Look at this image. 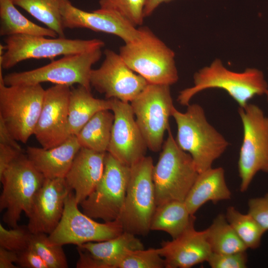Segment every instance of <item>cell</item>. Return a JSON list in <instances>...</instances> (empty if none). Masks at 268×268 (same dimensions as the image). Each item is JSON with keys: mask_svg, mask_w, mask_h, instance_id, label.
<instances>
[{"mask_svg": "<svg viewBox=\"0 0 268 268\" xmlns=\"http://www.w3.org/2000/svg\"><path fill=\"white\" fill-rule=\"evenodd\" d=\"M246 251L227 254L212 252L206 262L212 268H245L248 262Z\"/></svg>", "mask_w": 268, "mask_h": 268, "instance_id": "obj_35", "label": "cell"}, {"mask_svg": "<svg viewBox=\"0 0 268 268\" xmlns=\"http://www.w3.org/2000/svg\"><path fill=\"white\" fill-rule=\"evenodd\" d=\"M164 259L157 249L128 250L117 263L116 268H163Z\"/></svg>", "mask_w": 268, "mask_h": 268, "instance_id": "obj_33", "label": "cell"}, {"mask_svg": "<svg viewBox=\"0 0 268 268\" xmlns=\"http://www.w3.org/2000/svg\"><path fill=\"white\" fill-rule=\"evenodd\" d=\"M250 214L266 231L268 230V193L262 197L249 199L248 202Z\"/></svg>", "mask_w": 268, "mask_h": 268, "instance_id": "obj_36", "label": "cell"}, {"mask_svg": "<svg viewBox=\"0 0 268 268\" xmlns=\"http://www.w3.org/2000/svg\"><path fill=\"white\" fill-rule=\"evenodd\" d=\"M205 230L207 241L213 253L227 254L247 250L223 214H218Z\"/></svg>", "mask_w": 268, "mask_h": 268, "instance_id": "obj_28", "label": "cell"}, {"mask_svg": "<svg viewBox=\"0 0 268 268\" xmlns=\"http://www.w3.org/2000/svg\"><path fill=\"white\" fill-rule=\"evenodd\" d=\"M80 148L76 136L71 135L51 148L28 146L26 154L45 179L65 178Z\"/></svg>", "mask_w": 268, "mask_h": 268, "instance_id": "obj_21", "label": "cell"}, {"mask_svg": "<svg viewBox=\"0 0 268 268\" xmlns=\"http://www.w3.org/2000/svg\"><path fill=\"white\" fill-rule=\"evenodd\" d=\"M0 35L58 37L52 29L40 26L27 19L16 8L11 0H0Z\"/></svg>", "mask_w": 268, "mask_h": 268, "instance_id": "obj_26", "label": "cell"}, {"mask_svg": "<svg viewBox=\"0 0 268 268\" xmlns=\"http://www.w3.org/2000/svg\"><path fill=\"white\" fill-rule=\"evenodd\" d=\"M73 191L66 199L62 217L54 231L48 235L53 243L63 246H77L90 242H99L114 238L123 233L119 221L99 223L81 212L78 208Z\"/></svg>", "mask_w": 268, "mask_h": 268, "instance_id": "obj_13", "label": "cell"}, {"mask_svg": "<svg viewBox=\"0 0 268 268\" xmlns=\"http://www.w3.org/2000/svg\"><path fill=\"white\" fill-rule=\"evenodd\" d=\"M101 66L92 69L90 82L107 99L115 98L130 103L148 85V81L132 70L119 54L106 49Z\"/></svg>", "mask_w": 268, "mask_h": 268, "instance_id": "obj_14", "label": "cell"}, {"mask_svg": "<svg viewBox=\"0 0 268 268\" xmlns=\"http://www.w3.org/2000/svg\"><path fill=\"white\" fill-rule=\"evenodd\" d=\"M77 246L88 251L107 268H116L127 250L144 249L143 244L135 235L126 231L109 240L88 242Z\"/></svg>", "mask_w": 268, "mask_h": 268, "instance_id": "obj_25", "label": "cell"}, {"mask_svg": "<svg viewBox=\"0 0 268 268\" xmlns=\"http://www.w3.org/2000/svg\"><path fill=\"white\" fill-rule=\"evenodd\" d=\"M110 110L96 113L76 135L81 147L107 152L110 140L114 116Z\"/></svg>", "mask_w": 268, "mask_h": 268, "instance_id": "obj_27", "label": "cell"}, {"mask_svg": "<svg viewBox=\"0 0 268 268\" xmlns=\"http://www.w3.org/2000/svg\"><path fill=\"white\" fill-rule=\"evenodd\" d=\"M195 221L178 237L163 241L157 248L166 268H190L206 262L212 253L205 230L198 231Z\"/></svg>", "mask_w": 268, "mask_h": 268, "instance_id": "obj_19", "label": "cell"}, {"mask_svg": "<svg viewBox=\"0 0 268 268\" xmlns=\"http://www.w3.org/2000/svg\"><path fill=\"white\" fill-rule=\"evenodd\" d=\"M79 259L76 262L77 268H107L102 262L93 257L88 251L77 246Z\"/></svg>", "mask_w": 268, "mask_h": 268, "instance_id": "obj_38", "label": "cell"}, {"mask_svg": "<svg viewBox=\"0 0 268 268\" xmlns=\"http://www.w3.org/2000/svg\"><path fill=\"white\" fill-rule=\"evenodd\" d=\"M70 90V86L61 84L45 90L42 108L33 134L44 148L59 145L70 136L68 117Z\"/></svg>", "mask_w": 268, "mask_h": 268, "instance_id": "obj_16", "label": "cell"}, {"mask_svg": "<svg viewBox=\"0 0 268 268\" xmlns=\"http://www.w3.org/2000/svg\"><path fill=\"white\" fill-rule=\"evenodd\" d=\"M45 180L23 152L0 174L2 185L0 210H5L2 220L10 228L18 225L22 212L29 215L34 199Z\"/></svg>", "mask_w": 268, "mask_h": 268, "instance_id": "obj_5", "label": "cell"}, {"mask_svg": "<svg viewBox=\"0 0 268 268\" xmlns=\"http://www.w3.org/2000/svg\"><path fill=\"white\" fill-rule=\"evenodd\" d=\"M32 233L27 225L5 229L0 223V247L19 253L29 247Z\"/></svg>", "mask_w": 268, "mask_h": 268, "instance_id": "obj_34", "label": "cell"}, {"mask_svg": "<svg viewBox=\"0 0 268 268\" xmlns=\"http://www.w3.org/2000/svg\"><path fill=\"white\" fill-rule=\"evenodd\" d=\"M71 191L64 178L45 179L27 216V226L32 233L49 235L54 231L62 217L66 199Z\"/></svg>", "mask_w": 268, "mask_h": 268, "instance_id": "obj_17", "label": "cell"}, {"mask_svg": "<svg viewBox=\"0 0 268 268\" xmlns=\"http://www.w3.org/2000/svg\"><path fill=\"white\" fill-rule=\"evenodd\" d=\"M17 141L7 129L2 119L0 117V144L8 145L23 151Z\"/></svg>", "mask_w": 268, "mask_h": 268, "instance_id": "obj_40", "label": "cell"}, {"mask_svg": "<svg viewBox=\"0 0 268 268\" xmlns=\"http://www.w3.org/2000/svg\"><path fill=\"white\" fill-rule=\"evenodd\" d=\"M265 95L266 96V100H267V104L268 105V89L267 90V91H266Z\"/></svg>", "mask_w": 268, "mask_h": 268, "instance_id": "obj_43", "label": "cell"}, {"mask_svg": "<svg viewBox=\"0 0 268 268\" xmlns=\"http://www.w3.org/2000/svg\"><path fill=\"white\" fill-rule=\"evenodd\" d=\"M231 193L225 179L222 167L210 168L199 173L184 202L191 215L209 201L216 203L229 200Z\"/></svg>", "mask_w": 268, "mask_h": 268, "instance_id": "obj_22", "label": "cell"}, {"mask_svg": "<svg viewBox=\"0 0 268 268\" xmlns=\"http://www.w3.org/2000/svg\"><path fill=\"white\" fill-rule=\"evenodd\" d=\"M225 215L247 249H256L260 246L262 236L266 231L250 214L241 213L230 206Z\"/></svg>", "mask_w": 268, "mask_h": 268, "instance_id": "obj_30", "label": "cell"}, {"mask_svg": "<svg viewBox=\"0 0 268 268\" xmlns=\"http://www.w3.org/2000/svg\"><path fill=\"white\" fill-rule=\"evenodd\" d=\"M111 110L109 99L94 98L91 90L79 85L70 90L68 103V129L69 135H76L87 122L97 112Z\"/></svg>", "mask_w": 268, "mask_h": 268, "instance_id": "obj_23", "label": "cell"}, {"mask_svg": "<svg viewBox=\"0 0 268 268\" xmlns=\"http://www.w3.org/2000/svg\"><path fill=\"white\" fill-rule=\"evenodd\" d=\"M152 170L156 206L171 201H184L199 173L192 157L183 150L171 130Z\"/></svg>", "mask_w": 268, "mask_h": 268, "instance_id": "obj_4", "label": "cell"}, {"mask_svg": "<svg viewBox=\"0 0 268 268\" xmlns=\"http://www.w3.org/2000/svg\"><path fill=\"white\" fill-rule=\"evenodd\" d=\"M131 167L107 152L102 176L91 194L79 205L82 211L104 222L118 219L124 204Z\"/></svg>", "mask_w": 268, "mask_h": 268, "instance_id": "obj_12", "label": "cell"}, {"mask_svg": "<svg viewBox=\"0 0 268 268\" xmlns=\"http://www.w3.org/2000/svg\"><path fill=\"white\" fill-rule=\"evenodd\" d=\"M48 28L59 37H65L60 11V0H11Z\"/></svg>", "mask_w": 268, "mask_h": 268, "instance_id": "obj_29", "label": "cell"}, {"mask_svg": "<svg viewBox=\"0 0 268 268\" xmlns=\"http://www.w3.org/2000/svg\"><path fill=\"white\" fill-rule=\"evenodd\" d=\"M29 247L42 258L49 268L68 267L63 246L51 242L48 234L43 233H32Z\"/></svg>", "mask_w": 268, "mask_h": 268, "instance_id": "obj_32", "label": "cell"}, {"mask_svg": "<svg viewBox=\"0 0 268 268\" xmlns=\"http://www.w3.org/2000/svg\"><path fill=\"white\" fill-rule=\"evenodd\" d=\"M184 201H171L156 206L152 216L150 230L163 231L172 239L180 236L194 221Z\"/></svg>", "mask_w": 268, "mask_h": 268, "instance_id": "obj_24", "label": "cell"}, {"mask_svg": "<svg viewBox=\"0 0 268 268\" xmlns=\"http://www.w3.org/2000/svg\"><path fill=\"white\" fill-rule=\"evenodd\" d=\"M153 162L144 156L131 167L123 207L118 219L124 231L135 235H145L156 207L152 177Z\"/></svg>", "mask_w": 268, "mask_h": 268, "instance_id": "obj_6", "label": "cell"}, {"mask_svg": "<svg viewBox=\"0 0 268 268\" xmlns=\"http://www.w3.org/2000/svg\"><path fill=\"white\" fill-rule=\"evenodd\" d=\"M243 126V139L238 161L242 192L248 189L259 172L268 173V117L258 105L238 107Z\"/></svg>", "mask_w": 268, "mask_h": 268, "instance_id": "obj_8", "label": "cell"}, {"mask_svg": "<svg viewBox=\"0 0 268 268\" xmlns=\"http://www.w3.org/2000/svg\"><path fill=\"white\" fill-rule=\"evenodd\" d=\"M147 0H99L97 10L121 17L134 27L142 24Z\"/></svg>", "mask_w": 268, "mask_h": 268, "instance_id": "obj_31", "label": "cell"}, {"mask_svg": "<svg viewBox=\"0 0 268 268\" xmlns=\"http://www.w3.org/2000/svg\"><path fill=\"white\" fill-rule=\"evenodd\" d=\"M0 67V117L17 140L25 143L33 134L45 90L41 84L6 85Z\"/></svg>", "mask_w": 268, "mask_h": 268, "instance_id": "obj_7", "label": "cell"}, {"mask_svg": "<svg viewBox=\"0 0 268 268\" xmlns=\"http://www.w3.org/2000/svg\"><path fill=\"white\" fill-rule=\"evenodd\" d=\"M130 104L148 148L159 151L175 108L170 85L148 83Z\"/></svg>", "mask_w": 268, "mask_h": 268, "instance_id": "obj_11", "label": "cell"}, {"mask_svg": "<svg viewBox=\"0 0 268 268\" xmlns=\"http://www.w3.org/2000/svg\"><path fill=\"white\" fill-rule=\"evenodd\" d=\"M16 265L22 268H49L42 258L33 249L28 247L17 253Z\"/></svg>", "mask_w": 268, "mask_h": 268, "instance_id": "obj_37", "label": "cell"}, {"mask_svg": "<svg viewBox=\"0 0 268 268\" xmlns=\"http://www.w3.org/2000/svg\"><path fill=\"white\" fill-rule=\"evenodd\" d=\"M4 42L5 52L0 55V67L4 69L11 68L28 59H53L59 56L77 54L104 46L103 41L97 39L48 38L29 35L6 36Z\"/></svg>", "mask_w": 268, "mask_h": 268, "instance_id": "obj_10", "label": "cell"}, {"mask_svg": "<svg viewBox=\"0 0 268 268\" xmlns=\"http://www.w3.org/2000/svg\"><path fill=\"white\" fill-rule=\"evenodd\" d=\"M17 253L0 247V268H17Z\"/></svg>", "mask_w": 268, "mask_h": 268, "instance_id": "obj_41", "label": "cell"}, {"mask_svg": "<svg viewBox=\"0 0 268 268\" xmlns=\"http://www.w3.org/2000/svg\"><path fill=\"white\" fill-rule=\"evenodd\" d=\"M114 119L107 152L131 166L145 156L148 148L130 103L110 99Z\"/></svg>", "mask_w": 268, "mask_h": 268, "instance_id": "obj_15", "label": "cell"}, {"mask_svg": "<svg viewBox=\"0 0 268 268\" xmlns=\"http://www.w3.org/2000/svg\"><path fill=\"white\" fill-rule=\"evenodd\" d=\"M171 0H147L144 9V17L150 16L161 3Z\"/></svg>", "mask_w": 268, "mask_h": 268, "instance_id": "obj_42", "label": "cell"}, {"mask_svg": "<svg viewBox=\"0 0 268 268\" xmlns=\"http://www.w3.org/2000/svg\"><path fill=\"white\" fill-rule=\"evenodd\" d=\"M172 117L177 125L176 142L190 154L199 173L211 168L229 143L208 122L202 106L190 104L185 112L175 108Z\"/></svg>", "mask_w": 268, "mask_h": 268, "instance_id": "obj_2", "label": "cell"}, {"mask_svg": "<svg viewBox=\"0 0 268 268\" xmlns=\"http://www.w3.org/2000/svg\"><path fill=\"white\" fill-rule=\"evenodd\" d=\"M194 85L179 92L177 101L187 106L192 98L206 89L218 88L224 90L243 107L256 96L265 95L268 84L263 72L255 67H248L242 72L226 68L219 59L203 67L193 75Z\"/></svg>", "mask_w": 268, "mask_h": 268, "instance_id": "obj_1", "label": "cell"}, {"mask_svg": "<svg viewBox=\"0 0 268 268\" xmlns=\"http://www.w3.org/2000/svg\"><path fill=\"white\" fill-rule=\"evenodd\" d=\"M139 38L120 48L119 55L134 71L149 83L171 85L179 79L175 54L148 27L141 26Z\"/></svg>", "mask_w": 268, "mask_h": 268, "instance_id": "obj_3", "label": "cell"}, {"mask_svg": "<svg viewBox=\"0 0 268 268\" xmlns=\"http://www.w3.org/2000/svg\"><path fill=\"white\" fill-rule=\"evenodd\" d=\"M22 152L13 147L0 144V174Z\"/></svg>", "mask_w": 268, "mask_h": 268, "instance_id": "obj_39", "label": "cell"}, {"mask_svg": "<svg viewBox=\"0 0 268 268\" xmlns=\"http://www.w3.org/2000/svg\"><path fill=\"white\" fill-rule=\"evenodd\" d=\"M60 11L64 28H87L94 31L115 35L125 43L139 37L138 28L121 17L97 9L87 12L72 4L69 0H60Z\"/></svg>", "mask_w": 268, "mask_h": 268, "instance_id": "obj_18", "label": "cell"}, {"mask_svg": "<svg viewBox=\"0 0 268 268\" xmlns=\"http://www.w3.org/2000/svg\"><path fill=\"white\" fill-rule=\"evenodd\" d=\"M106 152L81 147L65 177L79 204L93 191L103 174Z\"/></svg>", "mask_w": 268, "mask_h": 268, "instance_id": "obj_20", "label": "cell"}, {"mask_svg": "<svg viewBox=\"0 0 268 268\" xmlns=\"http://www.w3.org/2000/svg\"><path fill=\"white\" fill-rule=\"evenodd\" d=\"M101 56V48L65 56L36 69L7 74L3 77L4 82L8 86L43 82L69 86L78 84L91 90L90 75L92 67Z\"/></svg>", "mask_w": 268, "mask_h": 268, "instance_id": "obj_9", "label": "cell"}]
</instances>
